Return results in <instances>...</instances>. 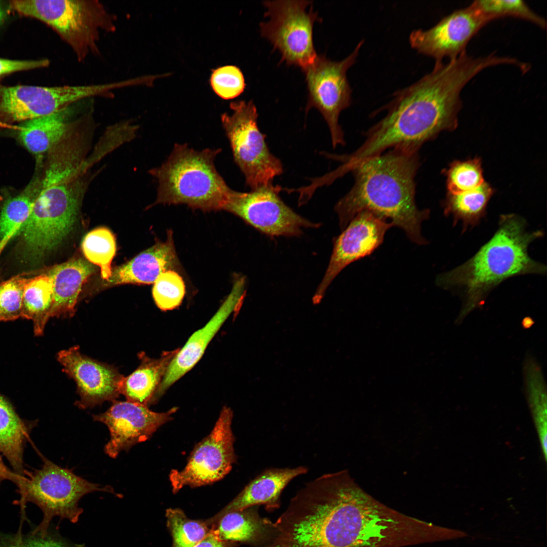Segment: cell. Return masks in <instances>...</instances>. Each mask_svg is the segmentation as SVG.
Returning <instances> with one entry per match:
<instances>
[{"label": "cell", "mask_w": 547, "mask_h": 547, "mask_svg": "<svg viewBox=\"0 0 547 547\" xmlns=\"http://www.w3.org/2000/svg\"><path fill=\"white\" fill-rule=\"evenodd\" d=\"M57 358L63 371L76 383L80 400L75 405L79 408H93L119 398L123 375L113 366L83 355L78 345L61 350Z\"/></svg>", "instance_id": "17"}, {"label": "cell", "mask_w": 547, "mask_h": 547, "mask_svg": "<svg viewBox=\"0 0 547 547\" xmlns=\"http://www.w3.org/2000/svg\"><path fill=\"white\" fill-rule=\"evenodd\" d=\"M21 227V225L15 226L9 233L0 240V255L11 239L19 233Z\"/></svg>", "instance_id": "41"}, {"label": "cell", "mask_w": 547, "mask_h": 547, "mask_svg": "<svg viewBox=\"0 0 547 547\" xmlns=\"http://www.w3.org/2000/svg\"><path fill=\"white\" fill-rule=\"evenodd\" d=\"M94 271L93 265L82 258L71 259L50 269L47 274L53 282L50 318L74 315L82 287Z\"/></svg>", "instance_id": "21"}, {"label": "cell", "mask_w": 547, "mask_h": 547, "mask_svg": "<svg viewBox=\"0 0 547 547\" xmlns=\"http://www.w3.org/2000/svg\"><path fill=\"white\" fill-rule=\"evenodd\" d=\"M28 437V428L12 405L0 395V451L17 474L27 477L24 467V446Z\"/></svg>", "instance_id": "25"}, {"label": "cell", "mask_w": 547, "mask_h": 547, "mask_svg": "<svg viewBox=\"0 0 547 547\" xmlns=\"http://www.w3.org/2000/svg\"><path fill=\"white\" fill-rule=\"evenodd\" d=\"M303 466L293 468H272L258 475L218 515L242 510L258 505H264L267 511H273L280 505V496L287 485L295 478L306 474Z\"/></svg>", "instance_id": "20"}, {"label": "cell", "mask_w": 547, "mask_h": 547, "mask_svg": "<svg viewBox=\"0 0 547 547\" xmlns=\"http://www.w3.org/2000/svg\"><path fill=\"white\" fill-rule=\"evenodd\" d=\"M232 417L231 410L224 407L211 433L194 448L185 466L171 472L170 480L174 492L185 486L196 487L212 484L229 473L237 458Z\"/></svg>", "instance_id": "11"}, {"label": "cell", "mask_w": 547, "mask_h": 547, "mask_svg": "<svg viewBox=\"0 0 547 547\" xmlns=\"http://www.w3.org/2000/svg\"><path fill=\"white\" fill-rule=\"evenodd\" d=\"M10 6L51 27L81 61L98 52L102 32L115 29L113 16L99 1L15 0Z\"/></svg>", "instance_id": "6"}, {"label": "cell", "mask_w": 547, "mask_h": 547, "mask_svg": "<svg viewBox=\"0 0 547 547\" xmlns=\"http://www.w3.org/2000/svg\"><path fill=\"white\" fill-rule=\"evenodd\" d=\"M418 150L394 148L358 165L351 172L355 182L336 203L335 210L343 229L359 212L369 211L403 229L413 242L423 245L422 222L429 210H419L415 201Z\"/></svg>", "instance_id": "2"}, {"label": "cell", "mask_w": 547, "mask_h": 547, "mask_svg": "<svg viewBox=\"0 0 547 547\" xmlns=\"http://www.w3.org/2000/svg\"><path fill=\"white\" fill-rule=\"evenodd\" d=\"M70 105L52 114L22 123L19 138L29 152L38 155L50 151L66 136L70 130Z\"/></svg>", "instance_id": "24"}, {"label": "cell", "mask_w": 547, "mask_h": 547, "mask_svg": "<svg viewBox=\"0 0 547 547\" xmlns=\"http://www.w3.org/2000/svg\"><path fill=\"white\" fill-rule=\"evenodd\" d=\"M221 149L201 151L176 144L160 167L149 172L158 182L155 204H185L205 211L224 210L232 189L214 164Z\"/></svg>", "instance_id": "4"}, {"label": "cell", "mask_w": 547, "mask_h": 547, "mask_svg": "<svg viewBox=\"0 0 547 547\" xmlns=\"http://www.w3.org/2000/svg\"><path fill=\"white\" fill-rule=\"evenodd\" d=\"M448 193L457 194L474 189L484 182L480 159L452 163L445 172Z\"/></svg>", "instance_id": "33"}, {"label": "cell", "mask_w": 547, "mask_h": 547, "mask_svg": "<svg viewBox=\"0 0 547 547\" xmlns=\"http://www.w3.org/2000/svg\"><path fill=\"white\" fill-rule=\"evenodd\" d=\"M491 186L484 182L479 187L457 194L448 193L443 203L445 215H451L453 225L461 221L462 231L478 225L486 214L487 204L493 194Z\"/></svg>", "instance_id": "26"}, {"label": "cell", "mask_w": 547, "mask_h": 547, "mask_svg": "<svg viewBox=\"0 0 547 547\" xmlns=\"http://www.w3.org/2000/svg\"><path fill=\"white\" fill-rule=\"evenodd\" d=\"M219 537L230 542H241L260 547L272 536L274 523L258 514L255 506L233 511L215 517L210 522Z\"/></svg>", "instance_id": "22"}, {"label": "cell", "mask_w": 547, "mask_h": 547, "mask_svg": "<svg viewBox=\"0 0 547 547\" xmlns=\"http://www.w3.org/2000/svg\"><path fill=\"white\" fill-rule=\"evenodd\" d=\"M488 21L471 5L443 17L429 29L414 30L409 35L411 47L436 61L452 59L466 51L474 35Z\"/></svg>", "instance_id": "15"}, {"label": "cell", "mask_w": 547, "mask_h": 547, "mask_svg": "<svg viewBox=\"0 0 547 547\" xmlns=\"http://www.w3.org/2000/svg\"><path fill=\"white\" fill-rule=\"evenodd\" d=\"M104 92L101 84L41 87L0 85V119L24 122L49 115Z\"/></svg>", "instance_id": "13"}, {"label": "cell", "mask_w": 547, "mask_h": 547, "mask_svg": "<svg viewBox=\"0 0 547 547\" xmlns=\"http://www.w3.org/2000/svg\"><path fill=\"white\" fill-rule=\"evenodd\" d=\"M53 282L47 273L28 279L23 296V318L31 320L35 335H42L50 318Z\"/></svg>", "instance_id": "28"}, {"label": "cell", "mask_w": 547, "mask_h": 547, "mask_svg": "<svg viewBox=\"0 0 547 547\" xmlns=\"http://www.w3.org/2000/svg\"><path fill=\"white\" fill-rule=\"evenodd\" d=\"M166 518L173 538L172 547H193L212 529L209 522L190 519L180 509L167 510Z\"/></svg>", "instance_id": "30"}, {"label": "cell", "mask_w": 547, "mask_h": 547, "mask_svg": "<svg viewBox=\"0 0 547 547\" xmlns=\"http://www.w3.org/2000/svg\"><path fill=\"white\" fill-rule=\"evenodd\" d=\"M488 22L499 18L512 17L528 21L541 28L546 22L521 0H477L471 4Z\"/></svg>", "instance_id": "31"}, {"label": "cell", "mask_w": 547, "mask_h": 547, "mask_svg": "<svg viewBox=\"0 0 547 547\" xmlns=\"http://www.w3.org/2000/svg\"><path fill=\"white\" fill-rule=\"evenodd\" d=\"M50 61L47 59L36 60H18L0 58V77L11 73L46 67Z\"/></svg>", "instance_id": "38"}, {"label": "cell", "mask_w": 547, "mask_h": 547, "mask_svg": "<svg viewBox=\"0 0 547 547\" xmlns=\"http://www.w3.org/2000/svg\"><path fill=\"white\" fill-rule=\"evenodd\" d=\"M283 189L271 183L247 192L233 190L225 211L271 237H296L303 228L319 227L320 223L302 217L283 201Z\"/></svg>", "instance_id": "12"}, {"label": "cell", "mask_w": 547, "mask_h": 547, "mask_svg": "<svg viewBox=\"0 0 547 547\" xmlns=\"http://www.w3.org/2000/svg\"><path fill=\"white\" fill-rule=\"evenodd\" d=\"M85 188L79 176L44 171L31 213L19 232L25 259L40 260L68 235L76 220Z\"/></svg>", "instance_id": "5"}, {"label": "cell", "mask_w": 547, "mask_h": 547, "mask_svg": "<svg viewBox=\"0 0 547 547\" xmlns=\"http://www.w3.org/2000/svg\"><path fill=\"white\" fill-rule=\"evenodd\" d=\"M308 1H267V22L260 24L261 35L268 40L282 55L281 61L303 70L311 64L318 54L313 43L312 30L315 22L321 19L317 13L306 7Z\"/></svg>", "instance_id": "9"}, {"label": "cell", "mask_w": 547, "mask_h": 547, "mask_svg": "<svg viewBox=\"0 0 547 547\" xmlns=\"http://www.w3.org/2000/svg\"><path fill=\"white\" fill-rule=\"evenodd\" d=\"M176 410L167 412L151 411L147 406L131 401L112 402L105 412L94 414V421L105 424L110 438L104 447L105 453L115 458L122 451H128L135 444L144 442L163 424L169 421Z\"/></svg>", "instance_id": "16"}, {"label": "cell", "mask_w": 547, "mask_h": 547, "mask_svg": "<svg viewBox=\"0 0 547 547\" xmlns=\"http://www.w3.org/2000/svg\"><path fill=\"white\" fill-rule=\"evenodd\" d=\"M543 235L541 230H527V223L519 215H501L497 230L472 258L438 276V286L461 291L463 301L456 324L481 307L490 292L504 280L545 272V266L532 259L528 251L529 245Z\"/></svg>", "instance_id": "3"}, {"label": "cell", "mask_w": 547, "mask_h": 547, "mask_svg": "<svg viewBox=\"0 0 547 547\" xmlns=\"http://www.w3.org/2000/svg\"><path fill=\"white\" fill-rule=\"evenodd\" d=\"M0 547H84L69 543L60 535L48 533L42 535L31 531L24 534L19 529L15 534L0 532Z\"/></svg>", "instance_id": "36"}, {"label": "cell", "mask_w": 547, "mask_h": 547, "mask_svg": "<svg viewBox=\"0 0 547 547\" xmlns=\"http://www.w3.org/2000/svg\"><path fill=\"white\" fill-rule=\"evenodd\" d=\"M485 67L483 59L466 52L447 63L436 61L431 72L394 93L385 116L368 130L356 150L343 155L345 168L351 171L387 149L418 150L440 132L453 130L462 105L461 91Z\"/></svg>", "instance_id": "1"}, {"label": "cell", "mask_w": 547, "mask_h": 547, "mask_svg": "<svg viewBox=\"0 0 547 547\" xmlns=\"http://www.w3.org/2000/svg\"><path fill=\"white\" fill-rule=\"evenodd\" d=\"M524 389L538 432L544 458L546 457V386L540 366L528 354L523 366Z\"/></svg>", "instance_id": "27"}, {"label": "cell", "mask_w": 547, "mask_h": 547, "mask_svg": "<svg viewBox=\"0 0 547 547\" xmlns=\"http://www.w3.org/2000/svg\"><path fill=\"white\" fill-rule=\"evenodd\" d=\"M185 294V286L182 278L174 270L162 273L154 282L152 289L153 300L162 310H168L179 306Z\"/></svg>", "instance_id": "34"}, {"label": "cell", "mask_w": 547, "mask_h": 547, "mask_svg": "<svg viewBox=\"0 0 547 547\" xmlns=\"http://www.w3.org/2000/svg\"><path fill=\"white\" fill-rule=\"evenodd\" d=\"M27 280L17 275L0 284V321L21 317L23 292Z\"/></svg>", "instance_id": "35"}, {"label": "cell", "mask_w": 547, "mask_h": 547, "mask_svg": "<svg viewBox=\"0 0 547 547\" xmlns=\"http://www.w3.org/2000/svg\"><path fill=\"white\" fill-rule=\"evenodd\" d=\"M179 261L171 230L167 232L164 242L158 241L128 262L112 271L108 283L150 284L168 270L178 267Z\"/></svg>", "instance_id": "19"}, {"label": "cell", "mask_w": 547, "mask_h": 547, "mask_svg": "<svg viewBox=\"0 0 547 547\" xmlns=\"http://www.w3.org/2000/svg\"><path fill=\"white\" fill-rule=\"evenodd\" d=\"M43 460L42 468L30 473L24 485L18 491L20 498L16 502L23 513L28 502L34 503L42 511L43 519L32 531L34 533L46 534L52 519L56 516L76 523L83 512L79 502L88 493L104 491L119 496L110 486L92 483L45 457Z\"/></svg>", "instance_id": "7"}, {"label": "cell", "mask_w": 547, "mask_h": 547, "mask_svg": "<svg viewBox=\"0 0 547 547\" xmlns=\"http://www.w3.org/2000/svg\"><path fill=\"white\" fill-rule=\"evenodd\" d=\"M27 480V477L20 476L7 467L0 455V484L5 480H10L14 483L19 490L23 486Z\"/></svg>", "instance_id": "39"}, {"label": "cell", "mask_w": 547, "mask_h": 547, "mask_svg": "<svg viewBox=\"0 0 547 547\" xmlns=\"http://www.w3.org/2000/svg\"><path fill=\"white\" fill-rule=\"evenodd\" d=\"M178 349L166 352L158 359H152L141 353V364L129 375L123 376L119 390L127 401L147 406L153 402L157 389L167 369Z\"/></svg>", "instance_id": "23"}, {"label": "cell", "mask_w": 547, "mask_h": 547, "mask_svg": "<svg viewBox=\"0 0 547 547\" xmlns=\"http://www.w3.org/2000/svg\"><path fill=\"white\" fill-rule=\"evenodd\" d=\"M233 542L221 539L212 528L211 531L193 547H232Z\"/></svg>", "instance_id": "40"}, {"label": "cell", "mask_w": 547, "mask_h": 547, "mask_svg": "<svg viewBox=\"0 0 547 547\" xmlns=\"http://www.w3.org/2000/svg\"><path fill=\"white\" fill-rule=\"evenodd\" d=\"M39 182L31 183L20 194L7 200L0 214V240L15 226L22 227L29 217L38 189Z\"/></svg>", "instance_id": "32"}, {"label": "cell", "mask_w": 547, "mask_h": 547, "mask_svg": "<svg viewBox=\"0 0 547 547\" xmlns=\"http://www.w3.org/2000/svg\"><path fill=\"white\" fill-rule=\"evenodd\" d=\"M82 249L86 258L100 267L102 278L108 281L112 275L111 264L116 252L112 232L105 227L92 230L84 237Z\"/></svg>", "instance_id": "29"}, {"label": "cell", "mask_w": 547, "mask_h": 547, "mask_svg": "<svg viewBox=\"0 0 547 547\" xmlns=\"http://www.w3.org/2000/svg\"><path fill=\"white\" fill-rule=\"evenodd\" d=\"M211 84L215 93L225 99L240 95L245 87L244 78L240 69L235 66H225L213 72Z\"/></svg>", "instance_id": "37"}, {"label": "cell", "mask_w": 547, "mask_h": 547, "mask_svg": "<svg viewBox=\"0 0 547 547\" xmlns=\"http://www.w3.org/2000/svg\"><path fill=\"white\" fill-rule=\"evenodd\" d=\"M233 113L221 115V122L230 144L235 163L251 190L272 183L283 171L279 159L272 154L265 134L259 129L258 113L252 101L231 102Z\"/></svg>", "instance_id": "8"}, {"label": "cell", "mask_w": 547, "mask_h": 547, "mask_svg": "<svg viewBox=\"0 0 547 547\" xmlns=\"http://www.w3.org/2000/svg\"><path fill=\"white\" fill-rule=\"evenodd\" d=\"M393 226L390 222L369 211L358 213L334 240L328 266L312 298L314 303L320 302L330 284L343 268L377 249L386 231Z\"/></svg>", "instance_id": "14"}, {"label": "cell", "mask_w": 547, "mask_h": 547, "mask_svg": "<svg viewBox=\"0 0 547 547\" xmlns=\"http://www.w3.org/2000/svg\"><path fill=\"white\" fill-rule=\"evenodd\" d=\"M364 42L360 41L354 51L341 61H332L325 55H318L314 62L302 70L308 91L306 113L311 108L321 113L329 127L334 148L345 144L338 119L340 112L351 102L352 90L346 72L356 62Z\"/></svg>", "instance_id": "10"}, {"label": "cell", "mask_w": 547, "mask_h": 547, "mask_svg": "<svg viewBox=\"0 0 547 547\" xmlns=\"http://www.w3.org/2000/svg\"><path fill=\"white\" fill-rule=\"evenodd\" d=\"M246 280L236 279L232 288L218 310L202 328L195 332L171 361L157 389L155 398L191 370L200 360L208 345L223 324L241 308L245 296Z\"/></svg>", "instance_id": "18"}]
</instances>
